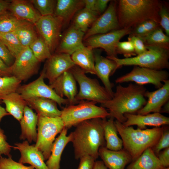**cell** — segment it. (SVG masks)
<instances>
[{"mask_svg": "<svg viewBox=\"0 0 169 169\" xmlns=\"http://www.w3.org/2000/svg\"><path fill=\"white\" fill-rule=\"evenodd\" d=\"M75 126L74 131L71 132L75 158L78 160L84 156H89L96 160L100 147L106 146L103 119L87 120Z\"/></svg>", "mask_w": 169, "mask_h": 169, "instance_id": "obj_1", "label": "cell"}, {"mask_svg": "<svg viewBox=\"0 0 169 169\" xmlns=\"http://www.w3.org/2000/svg\"><path fill=\"white\" fill-rule=\"evenodd\" d=\"M146 88L143 86L130 84L127 86L119 84L116 86L113 97L100 104L101 106L109 111L110 117L123 124L126 120V113L134 114L146 104L144 95Z\"/></svg>", "mask_w": 169, "mask_h": 169, "instance_id": "obj_2", "label": "cell"}, {"mask_svg": "<svg viewBox=\"0 0 169 169\" xmlns=\"http://www.w3.org/2000/svg\"><path fill=\"white\" fill-rule=\"evenodd\" d=\"M162 2L157 0H120L117 7L120 28H132L152 20L160 24L159 12Z\"/></svg>", "mask_w": 169, "mask_h": 169, "instance_id": "obj_3", "label": "cell"}, {"mask_svg": "<svg viewBox=\"0 0 169 169\" xmlns=\"http://www.w3.org/2000/svg\"><path fill=\"white\" fill-rule=\"evenodd\" d=\"M118 133L123 141V148L130 154L132 161H135L148 148H153L162 133L163 127L151 129H134L126 126L115 120L114 121Z\"/></svg>", "mask_w": 169, "mask_h": 169, "instance_id": "obj_4", "label": "cell"}, {"mask_svg": "<svg viewBox=\"0 0 169 169\" xmlns=\"http://www.w3.org/2000/svg\"><path fill=\"white\" fill-rule=\"evenodd\" d=\"M146 47V51L134 57L124 59L115 57H106L115 62L116 69L126 65L159 70L169 68V49L156 46Z\"/></svg>", "mask_w": 169, "mask_h": 169, "instance_id": "obj_5", "label": "cell"}, {"mask_svg": "<svg viewBox=\"0 0 169 169\" xmlns=\"http://www.w3.org/2000/svg\"><path fill=\"white\" fill-rule=\"evenodd\" d=\"M96 103L93 101L82 100L77 105H69L64 108L61 110L60 117L64 127L68 129L85 120L109 117L107 110L96 105Z\"/></svg>", "mask_w": 169, "mask_h": 169, "instance_id": "obj_6", "label": "cell"}, {"mask_svg": "<svg viewBox=\"0 0 169 169\" xmlns=\"http://www.w3.org/2000/svg\"><path fill=\"white\" fill-rule=\"evenodd\" d=\"M69 70L79 85V91L76 96L77 101L87 100L101 104L112 99L104 87L101 86L96 79L86 76L78 66L75 65Z\"/></svg>", "mask_w": 169, "mask_h": 169, "instance_id": "obj_7", "label": "cell"}, {"mask_svg": "<svg viewBox=\"0 0 169 169\" xmlns=\"http://www.w3.org/2000/svg\"><path fill=\"white\" fill-rule=\"evenodd\" d=\"M38 115L37 137L34 145L42 152L45 161L50 155L56 136L61 132L64 126L60 117H49Z\"/></svg>", "mask_w": 169, "mask_h": 169, "instance_id": "obj_8", "label": "cell"}, {"mask_svg": "<svg viewBox=\"0 0 169 169\" xmlns=\"http://www.w3.org/2000/svg\"><path fill=\"white\" fill-rule=\"evenodd\" d=\"M169 76L168 73L165 70L135 66L129 73L117 78L115 82L116 83L134 82L141 85L151 84L159 89L163 85L162 82L168 79Z\"/></svg>", "mask_w": 169, "mask_h": 169, "instance_id": "obj_9", "label": "cell"}, {"mask_svg": "<svg viewBox=\"0 0 169 169\" xmlns=\"http://www.w3.org/2000/svg\"><path fill=\"white\" fill-rule=\"evenodd\" d=\"M44 76L42 72L39 76L34 81L27 84L20 86L16 92L26 100L34 97L49 99L55 101L60 106L62 105L69 104L67 99L61 97L44 81Z\"/></svg>", "mask_w": 169, "mask_h": 169, "instance_id": "obj_10", "label": "cell"}, {"mask_svg": "<svg viewBox=\"0 0 169 169\" xmlns=\"http://www.w3.org/2000/svg\"><path fill=\"white\" fill-rule=\"evenodd\" d=\"M63 22L54 15L41 16L34 24L38 33L45 41L51 53L58 45Z\"/></svg>", "mask_w": 169, "mask_h": 169, "instance_id": "obj_11", "label": "cell"}, {"mask_svg": "<svg viewBox=\"0 0 169 169\" xmlns=\"http://www.w3.org/2000/svg\"><path fill=\"white\" fill-rule=\"evenodd\" d=\"M39 62L29 47H25L10 67L12 76L21 82L26 81L37 73Z\"/></svg>", "mask_w": 169, "mask_h": 169, "instance_id": "obj_12", "label": "cell"}, {"mask_svg": "<svg viewBox=\"0 0 169 169\" xmlns=\"http://www.w3.org/2000/svg\"><path fill=\"white\" fill-rule=\"evenodd\" d=\"M132 28H123L108 33L95 35L85 40L86 46L92 49L96 48L104 49L107 57H117L116 46L120 40L124 36L130 34Z\"/></svg>", "mask_w": 169, "mask_h": 169, "instance_id": "obj_13", "label": "cell"}, {"mask_svg": "<svg viewBox=\"0 0 169 169\" xmlns=\"http://www.w3.org/2000/svg\"><path fill=\"white\" fill-rule=\"evenodd\" d=\"M116 1H112L107 9L99 16L84 34L83 39L97 34L105 33L120 29Z\"/></svg>", "mask_w": 169, "mask_h": 169, "instance_id": "obj_14", "label": "cell"}, {"mask_svg": "<svg viewBox=\"0 0 169 169\" xmlns=\"http://www.w3.org/2000/svg\"><path fill=\"white\" fill-rule=\"evenodd\" d=\"M75 65L70 55L62 53L52 54L48 59L42 72L44 78L47 79L49 84L65 72Z\"/></svg>", "mask_w": 169, "mask_h": 169, "instance_id": "obj_15", "label": "cell"}, {"mask_svg": "<svg viewBox=\"0 0 169 169\" xmlns=\"http://www.w3.org/2000/svg\"><path fill=\"white\" fill-rule=\"evenodd\" d=\"M163 85L153 91H146L145 97L148 98L145 105L137 112V114L145 115L151 112L160 113L163 105L169 99V80L163 81Z\"/></svg>", "mask_w": 169, "mask_h": 169, "instance_id": "obj_16", "label": "cell"}, {"mask_svg": "<svg viewBox=\"0 0 169 169\" xmlns=\"http://www.w3.org/2000/svg\"><path fill=\"white\" fill-rule=\"evenodd\" d=\"M49 86L61 97L65 96L69 105L79 103L76 100L77 94L76 80L69 70L64 72Z\"/></svg>", "mask_w": 169, "mask_h": 169, "instance_id": "obj_17", "label": "cell"}, {"mask_svg": "<svg viewBox=\"0 0 169 169\" xmlns=\"http://www.w3.org/2000/svg\"><path fill=\"white\" fill-rule=\"evenodd\" d=\"M94 56L96 74L112 98L114 93L112 90L113 84L110 82L109 77L116 70V64L114 60L101 56L100 52L94 54Z\"/></svg>", "mask_w": 169, "mask_h": 169, "instance_id": "obj_18", "label": "cell"}, {"mask_svg": "<svg viewBox=\"0 0 169 169\" xmlns=\"http://www.w3.org/2000/svg\"><path fill=\"white\" fill-rule=\"evenodd\" d=\"M126 120L123 124L126 126H137L140 129H146V126L159 127L169 124V118L160 113H153L145 115L126 113Z\"/></svg>", "mask_w": 169, "mask_h": 169, "instance_id": "obj_19", "label": "cell"}, {"mask_svg": "<svg viewBox=\"0 0 169 169\" xmlns=\"http://www.w3.org/2000/svg\"><path fill=\"white\" fill-rule=\"evenodd\" d=\"M13 147L18 150L20 153L19 163L29 164L35 169H49L44 162L42 153L34 145H30L26 140L22 143H16Z\"/></svg>", "mask_w": 169, "mask_h": 169, "instance_id": "obj_20", "label": "cell"}, {"mask_svg": "<svg viewBox=\"0 0 169 169\" xmlns=\"http://www.w3.org/2000/svg\"><path fill=\"white\" fill-rule=\"evenodd\" d=\"M98 153L109 169H125V166L132 161L131 156L123 148L114 151L103 146L99 148Z\"/></svg>", "mask_w": 169, "mask_h": 169, "instance_id": "obj_21", "label": "cell"}, {"mask_svg": "<svg viewBox=\"0 0 169 169\" xmlns=\"http://www.w3.org/2000/svg\"><path fill=\"white\" fill-rule=\"evenodd\" d=\"M84 33L72 25L62 37L57 49V53L71 55L76 51L84 47L82 40Z\"/></svg>", "mask_w": 169, "mask_h": 169, "instance_id": "obj_22", "label": "cell"}, {"mask_svg": "<svg viewBox=\"0 0 169 169\" xmlns=\"http://www.w3.org/2000/svg\"><path fill=\"white\" fill-rule=\"evenodd\" d=\"M8 10L18 19L34 24L41 16L30 1H11Z\"/></svg>", "mask_w": 169, "mask_h": 169, "instance_id": "obj_23", "label": "cell"}, {"mask_svg": "<svg viewBox=\"0 0 169 169\" xmlns=\"http://www.w3.org/2000/svg\"><path fill=\"white\" fill-rule=\"evenodd\" d=\"M38 116L28 105L25 106L23 116L20 121L21 133L19 138L21 140L26 139L29 143L36 142L37 137L36 126Z\"/></svg>", "mask_w": 169, "mask_h": 169, "instance_id": "obj_24", "label": "cell"}, {"mask_svg": "<svg viewBox=\"0 0 169 169\" xmlns=\"http://www.w3.org/2000/svg\"><path fill=\"white\" fill-rule=\"evenodd\" d=\"M68 129L64 127L53 144L50 155L45 163L49 169H60L63 151L67 145L71 142L72 139L71 132L67 136Z\"/></svg>", "mask_w": 169, "mask_h": 169, "instance_id": "obj_25", "label": "cell"}, {"mask_svg": "<svg viewBox=\"0 0 169 169\" xmlns=\"http://www.w3.org/2000/svg\"><path fill=\"white\" fill-rule=\"evenodd\" d=\"M28 105L34 109L38 115L49 117H60L61 111L57 106L54 100L42 97L32 98L25 100Z\"/></svg>", "mask_w": 169, "mask_h": 169, "instance_id": "obj_26", "label": "cell"}, {"mask_svg": "<svg viewBox=\"0 0 169 169\" xmlns=\"http://www.w3.org/2000/svg\"><path fill=\"white\" fill-rule=\"evenodd\" d=\"M83 6V0H58L53 15L61 18L64 24L69 22Z\"/></svg>", "mask_w": 169, "mask_h": 169, "instance_id": "obj_27", "label": "cell"}, {"mask_svg": "<svg viewBox=\"0 0 169 169\" xmlns=\"http://www.w3.org/2000/svg\"><path fill=\"white\" fill-rule=\"evenodd\" d=\"M5 104V110L10 115L20 121L22 118L24 108L27 105L26 101L16 92L0 97Z\"/></svg>", "mask_w": 169, "mask_h": 169, "instance_id": "obj_28", "label": "cell"}, {"mask_svg": "<svg viewBox=\"0 0 169 169\" xmlns=\"http://www.w3.org/2000/svg\"><path fill=\"white\" fill-rule=\"evenodd\" d=\"M102 119L105 147L112 151H118L122 149L123 141L118 135V132L115 124L114 118L110 117L108 120L106 118Z\"/></svg>", "mask_w": 169, "mask_h": 169, "instance_id": "obj_29", "label": "cell"}, {"mask_svg": "<svg viewBox=\"0 0 169 169\" xmlns=\"http://www.w3.org/2000/svg\"><path fill=\"white\" fill-rule=\"evenodd\" d=\"M71 57L75 64L85 73L96 74L94 53L90 48L85 46L74 52Z\"/></svg>", "mask_w": 169, "mask_h": 169, "instance_id": "obj_30", "label": "cell"}, {"mask_svg": "<svg viewBox=\"0 0 169 169\" xmlns=\"http://www.w3.org/2000/svg\"><path fill=\"white\" fill-rule=\"evenodd\" d=\"M163 167L152 149L148 148L130 163L126 169H160Z\"/></svg>", "mask_w": 169, "mask_h": 169, "instance_id": "obj_31", "label": "cell"}, {"mask_svg": "<svg viewBox=\"0 0 169 169\" xmlns=\"http://www.w3.org/2000/svg\"><path fill=\"white\" fill-rule=\"evenodd\" d=\"M98 12L85 8L81 9L75 14L72 25L84 32H86L99 17Z\"/></svg>", "mask_w": 169, "mask_h": 169, "instance_id": "obj_32", "label": "cell"}, {"mask_svg": "<svg viewBox=\"0 0 169 169\" xmlns=\"http://www.w3.org/2000/svg\"><path fill=\"white\" fill-rule=\"evenodd\" d=\"M24 47H29L38 36L34 24L25 21L13 32Z\"/></svg>", "mask_w": 169, "mask_h": 169, "instance_id": "obj_33", "label": "cell"}, {"mask_svg": "<svg viewBox=\"0 0 169 169\" xmlns=\"http://www.w3.org/2000/svg\"><path fill=\"white\" fill-rule=\"evenodd\" d=\"M146 46L160 47L169 49V37L165 34L160 27L146 37L141 38Z\"/></svg>", "mask_w": 169, "mask_h": 169, "instance_id": "obj_34", "label": "cell"}, {"mask_svg": "<svg viewBox=\"0 0 169 169\" xmlns=\"http://www.w3.org/2000/svg\"><path fill=\"white\" fill-rule=\"evenodd\" d=\"M25 21L18 19L10 12L0 15V34L13 32Z\"/></svg>", "mask_w": 169, "mask_h": 169, "instance_id": "obj_35", "label": "cell"}, {"mask_svg": "<svg viewBox=\"0 0 169 169\" xmlns=\"http://www.w3.org/2000/svg\"><path fill=\"white\" fill-rule=\"evenodd\" d=\"M29 47L39 62L48 59L52 55L48 45L40 36L38 37Z\"/></svg>", "mask_w": 169, "mask_h": 169, "instance_id": "obj_36", "label": "cell"}, {"mask_svg": "<svg viewBox=\"0 0 169 169\" xmlns=\"http://www.w3.org/2000/svg\"><path fill=\"white\" fill-rule=\"evenodd\" d=\"M0 38L15 58L24 49L13 32L0 34Z\"/></svg>", "mask_w": 169, "mask_h": 169, "instance_id": "obj_37", "label": "cell"}, {"mask_svg": "<svg viewBox=\"0 0 169 169\" xmlns=\"http://www.w3.org/2000/svg\"><path fill=\"white\" fill-rule=\"evenodd\" d=\"M160 24L152 20L143 21L132 28L129 34L144 38L158 27Z\"/></svg>", "mask_w": 169, "mask_h": 169, "instance_id": "obj_38", "label": "cell"}, {"mask_svg": "<svg viewBox=\"0 0 169 169\" xmlns=\"http://www.w3.org/2000/svg\"><path fill=\"white\" fill-rule=\"evenodd\" d=\"M21 82L13 76L0 77V97L16 92Z\"/></svg>", "mask_w": 169, "mask_h": 169, "instance_id": "obj_39", "label": "cell"}, {"mask_svg": "<svg viewBox=\"0 0 169 169\" xmlns=\"http://www.w3.org/2000/svg\"><path fill=\"white\" fill-rule=\"evenodd\" d=\"M30 1L41 16L54 14L56 0H31Z\"/></svg>", "mask_w": 169, "mask_h": 169, "instance_id": "obj_40", "label": "cell"}, {"mask_svg": "<svg viewBox=\"0 0 169 169\" xmlns=\"http://www.w3.org/2000/svg\"><path fill=\"white\" fill-rule=\"evenodd\" d=\"M116 51L117 54H122L125 58L133 57L137 55L133 44L129 41L119 42L116 45Z\"/></svg>", "mask_w": 169, "mask_h": 169, "instance_id": "obj_41", "label": "cell"}, {"mask_svg": "<svg viewBox=\"0 0 169 169\" xmlns=\"http://www.w3.org/2000/svg\"><path fill=\"white\" fill-rule=\"evenodd\" d=\"M0 169H34L32 166H26L14 161L12 157H4L0 156Z\"/></svg>", "mask_w": 169, "mask_h": 169, "instance_id": "obj_42", "label": "cell"}, {"mask_svg": "<svg viewBox=\"0 0 169 169\" xmlns=\"http://www.w3.org/2000/svg\"><path fill=\"white\" fill-rule=\"evenodd\" d=\"M167 6L162 3L159 12L160 25L164 30L166 34L169 35V13Z\"/></svg>", "mask_w": 169, "mask_h": 169, "instance_id": "obj_43", "label": "cell"}, {"mask_svg": "<svg viewBox=\"0 0 169 169\" xmlns=\"http://www.w3.org/2000/svg\"><path fill=\"white\" fill-rule=\"evenodd\" d=\"M163 127V131L160 138L156 145L152 148L157 156L161 150L169 147V128Z\"/></svg>", "mask_w": 169, "mask_h": 169, "instance_id": "obj_44", "label": "cell"}, {"mask_svg": "<svg viewBox=\"0 0 169 169\" xmlns=\"http://www.w3.org/2000/svg\"><path fill=\"white\" fill-rule=\"evenodd\" d=\"M128 39L133 44L137 55L146 51V47L141 38L129 34Z\"/></svg>", "mask_w": 169, "mask_h": 169, "instance_id": "obj_45", "label": "cell"}, {"mask_svg": "<svg viewBox=\"0 0 169 169\" xmlns=\"http://www.w3.org/2000/svg\"><path fill=\"white\" fill-rule=\"evenodd\" d=\"M0 58L9 67L13 64L15 60V58L11 54L0 38Z\"/></svg>", "mask_w": 169, "mask_h": 169, "instance_id": "obj_46", "label": "cell"}, {"mask_svg": "<svg viewBox=\"0 0 169 169\" xmlns=\"http://www.w3.org/2000/svg\"><path fill=\"white\" fill-rule=\"evenodd\" d=\"M13 147L7 141V137L3 130L0 127V156L3 154L8 157H12L10 152Z\"/></svg>", "mask_w": 169, "mask_h": 169, "instance_id": "obj_47", "label": "cell"}, {"mask_svg": "<svg viewBox=\"0 0 169 169\" xmlns=\"http://www.w3.org/2000/svg\"><path fill=\"white\" fill-rule=\"evenodd\" d=\"M78 169H93L96 159L89 156H85L80 159Z\"/></svg>", "mask_w": 169, "mask_h": 169, "instance_id": "obj_48", "label": "cell"}, {"mask_svg": "<svg viewBox=\"0 0 169 169\" xmlns=\"http://www.w3.org/2000/svg\"><path fill=\"white\" fill-rule=\"evenodd\" d=\"M157 156L163 166L168 167L169 166V147L160 151Z\"/></svg>", "mask_w": 169, "mask_h": 169, "instance_id": "obj_49", "label": "cell"}, {"mask_svg": "<svg viewBox=\"0 0 169 169\" xmlns=\"http://www.w3.org/2000/svg\"><path fill=\"white\" fill-rule=\"evenodd\" d=\"M10 67L0 58V77L12 76Z\"/></svg>", "mask_w": 169, "mask_h": 169, "instance_id": "obj_50", "label": "cell"}, {"mask_svg": "<svg viewBox=\"0 0 169 169\" xmlns=\"http://www.w3.org/2000/svg\"><path fill=\"white\" fill-rule=\"evenodd\" d=\"M109 0H96L95 11L99 13H104L106 10Z\"/></svg>", "mask_w": 169, "mask_h": 169, "instance_id": "obj_51", "label": "cell"}, {"mask_svg": "<svg viewBox=\"0 0 169 169\" xmlns=\"http://www.w3.org/2000/svg\"><path fill=\"white\" fill-rule=\"evenodd\" d=\"M10 1L0 0V15L7 11L10 3Z\"/></svg>", "mask_w": 169, "mask_h": 169, "instance_id": "obj_52", "label": "cell"}, {"mask_svg": "<svg viewBox=\"0 0 169 169\" xmlns=\"http://www.w3.org/2000/svg\"><path fill=\"white\" fill-rule=\"evenodd\" d=\"M85 8L87 9L95 11L96 0H83Z\"/></svg>", "mask_w": 169, "mask_h": 169, "instance_id": "obj_53", "label": "cell"}, {"mask_svg": "<svg viewBox=\"0 0 169 169\" xmlns=\"http://www.w3.org/2000/svg\"><path fill=\"white\" fill-rule=\"evenodd\" d=\"M93 169H108L101 161H95Z\"/></svg>", "mask_w": 169, "mask_h": 169, "instance_id": "obj_54", "label": "cell"}, {"mask_svg": "<svg viewBox=\"0 0 169 169\" xmlns=\"http://www.w3.org/2000/svg\"><path fill=\"white\" fill-rule=\"evenodd\" d=\"M1 101L0 99V104L1 103ZM8 115H10V114L7 112L5 109L0 105V122L2 119L4 117Z\"/></svg>", "mask_w": 169, "mask_h": 169, "instance_id": "obj_55", "label": "cell"}, {"mask_svg": "<svg viewBox=\"0 0 169 169\" xmlns=\"http://www.w3.org/2000/svg\"><path fill=\"white\" fill-rule=\"evenodd\" d=\"M161 113H169V102H166L162 106L161 110Z\"/></svg>", "mask_w": 169, "mask_h": 169, "instance_id": "obj_56", "label": "cell"}, {"mask_svg": "<svg viewBox=\"0 0 169 169\" xmlns=\"http://www.w3.org/2000/svg\"><path fill=\"white\" fill-rule=\"evenodd\" d=\"M160 169H169V167H163Z\"/></svg>", "mask_w": 169, "mask_h": 169, "instance_id": "obj_57", "label": "cell"}]
</instances>
